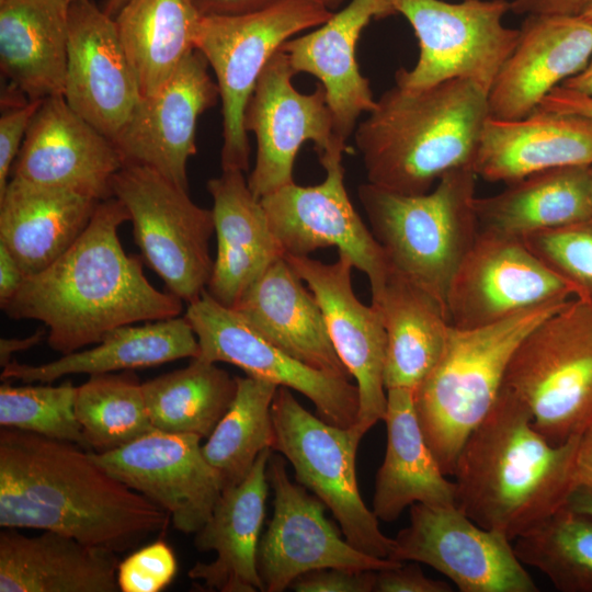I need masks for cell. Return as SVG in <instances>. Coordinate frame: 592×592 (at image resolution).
Wrapping results in <instances>:
<instances>
[{"label": "cell", "mask_w": 592, "mask_h": 592, "mask_svg": "<svg viewBox=\"0 0 592 592\" xmlns=\"http://www.w3.org/2000/svg\"><path fill=\"white\" fill-rule=\"evenodd\" d=\"M348 150L339 146L319 157L326 170L321 183L301 186L293 182L260 201L284 255L306 257L317 249L335 247L366 274L375 298L390 264L346 193L342 155Z\"/></svg>", "instance_id": "obj_12"}, {"label": "cell", "mask_w": 592, "mask_h": 592, "mask_svg": "<svg viewBox=\"0 0 592 592\" xmlns=\"http://www.w3.org/2000/svg\"><path fill=\"white\" fill-rule=\"evenodd\" d=\"M489 117L488 92L466 79L410 90L395 86L354 130L367 180L424 194L451 170L473 164Z\"/></svg>", "instance_id": "obj_4"}, {"label": "cell", "mask_w": 592, "mask_h": 592, "mask_svg": "<svg viewBox=\"0 0 592 592\" xmlns=\"http://www.w3.org/2000/svg\"><path fill=\"white\" fill-rule=\"evenodd\" d=\"M566 506L576 512L592 516V487L579 486L573 488L568 497Z\"/></svg>", "instance_id": "obj_53"}, {"label": "cell", "mask_w": 592, "mask_h": 592, "mask_svg": "<svg viewBox=\"0 0 592 592\" xmlns=\"http://www.w3.org/2000/svg\"><path fill=\"white\" fill-rule=\"evenodd\" d=\"M402 14L419 42L410 70L396 72V84L419 90L452 79L470 80L489 92L513 52L520 29L503 25L511 10L506 0H387Z\"/></svg>", "instance_id": "obj_11"}, {"label": "cell", "mask_w": 592, "mask_h": 592, "mask_svg": "<svg viewBox=\"0 0 592 592\" xmlns=\"http://www.w3.org/2000/svg\"><path fill=\"white\" fill-rule=\"evenodd\" d=\"M376 592H452V585L426 577L414 563L400 565L376 572Z\"/></svg>", "instance_id": "obj_46"}, {"label": "cell", "mask_w": 592, "mask_h": 592, "mask_svg": "<svg viewBox=\"0 0 592 592\" xmlns=\"http://www.w3.org/2000/svg\"><path fill=\"white\" fill-rule=\"evenodd\" d=\"M376 572L321 568L300 574L289 588L297 592H372L375 590Z\"/></svg>", "instance_id": "obj_45"}, {"label": "cell", "mask_w": 592, "mask_h": 592, "mask_svg": "<svg viewBox=\"0 0 592 592\" xmlns=\"http://www.w3.org/2000/svg\"><path fill=\"white\" fill-rule=\"evenodd\" d=\"M571 295L522 239L479 230L449 283L446 314L451 326L473 329Z\"/></svg>", "instance_id": "obj_17"}, {"label": "cell", "mask_w": 592, "mask_h": 592, "mask_svg": "<svg viewBox=\"0 0 592 592\" xmlns=\"http://www.w3.org/2000/svg\"><path fill=\"white\" fill-rule=\"evenodd\" d=\"M266 477L274 493V510L257 551L263 591L282 592L297 577L316 569L379 571L402 562L353 547L326 516V504L289 479L282 456L272 454Z\"/></svg>", "instance_id": "obj_14"}, {"label": "cell", "mask_w": 592, "mask_h": 592, "mask_svg": "<svg viewBox=\"0 0 592 592\" xmlns=\"http://www.w3.org/2000/svg\"><path fill=\"white\" fill-rule=\"evenodd\" d=\"M272 449L293 466L298 483L330 509L345 539L360 551L391 558L395 539L379 528L378 519L360 493L356 453L363 435L352 425L340 428L305 409L287 387L272 402Z\"/></svg>", "instance_id": "obj_9"}, {"label": "cell", "mask_w": 592, "mask_h": 592, "mask_svg": "<svg viewBox=\"0 0 592 592\" xmlns=\"http://www.w3.org/2000/svg\"><path fill=\"white\" fill-rule=\"evenodd\" d=\"M284 257L317 299L332 345L356 380L358 413L353 426L364 436L378 421H384L387 409V337L380 312L355 296L351 282L354 265L345 254L339 253L333 263L309 255Z\"/></svg>", "instance_id": "obj_20"}, {"label": "cell", "mask_w": 592, "mask_h": 592, "mask_svg": "<svg viewBox=\"0 0 592 592\" xmlns=\"http://www.w3.org/2000/svg\"><path fill=\"white\" fill-rule=\"evenodd\" d=\"M477 178L467 164L445 173L424 194H400L369 182L357 190L390 266L429 292L445 311L452 277L479 232Z\"/></svg>", "instance_id": "obj_6"}, {"label": "cell", "mask_w": 592, "mask_h": 592, "mask_svg": "<svg viewBox=\"0 0 592 592\" xmlns=\"http://www.w3.org/2000/svg\"><path fill=\"white\" fill-rule=\"evenodd\" d=\"M177 558L163 540H156L127 556L117 567L122 592H159L173 580Z\"/></svg>", "instance_id": "obj_43"}, {"label": "cell", "mask_w": 592, "mask_h": 592, "mask_svg": "<svg viewBox=\"0 0 592 592\" xmlns=\"http://www.w3.org/2000/svg\"><path fill=\"white\" fill-rule=\"evenodd\" d=\"M201 13L193 0H128L114 16L141 95L156 92L195 49Z\"/></svg>", "instance_id": "obj_36"}, {"label": "cell", "mask_w": 592, "mask_h": 592, "mask_svg": "<svg viewBox=\"0 0 592 592\" xmlns=\"http://www.w3.org/2000/svg\"><path fill=\"white\" fill-rule=\"evenodd\" d=\"M200 345L198 358L229 363L247 376L287 387L306 396L330 424L351 428L358 413V389L345 379L312 368L270 343L235 309L206 291L187 304L184 315Z\"/></svg>", "instance_id": "obj_13"}, {"label": "cell", "mask_w": 592, "mask_h": 592, "mask_svg": "<svg viewBox=\"0 0 592 592\" xmlns=\"http://www.w3.org/2000/svg\"><path fill=\"white\" fill-rule=\"evenodd\" d=\"M124 161L112 139L76 113L62 95L43 100L14 161L11 177L75 191L99 201Z\"/></svg>", "instance_id": "obj_22"}, {"label": "cell", "mask_w": 592, "mask_h": 592, "mask_svg": "<svg viewBox=\"0 0 592 592\" xmlns=\"http://www.w3.org/2000/svg\"><path fill=\"white\" fill-rule=\"evenodd\" d=\"M26 275L19 262L0 242V306H4L19 291Z\"/></svg>", "instance_id": "obj_50"}, {"label": "cell", "mask_w": 592, "mask_h": 592, "mask_svg": "<svg viewBox=\"0 0 592 592\" xmlns=\"http://www.w3.org/2000/svg\"><path fill=\"white\" fill-rule=\"evenodd\" d=\"M580 440L551 444L533 425L526 406L502 385L457 456L456 506L514 542L566 505Z\"/></svg>", "instance_id": "obj_3"}, {"label": "cell", "mask_w": 592, "mask_h": 592, "mask_svg": "<svg viewBox=\"0 0 592 592\" xmlns=\"http://www.w3.org/2000/svg\"><path fill=\"white\" fill-rule=\"evenodd\" d=\"M538 109L579 114L592 118V95L569 90L560 84L544 98Z\"/></svg>", "instance_id": "obj_47"}, {"label": "cell", "mask_w": 592, "mask_h": 592, "mask_svg": "<svg viewBox=\"0 0 592 592\" xmlns=\"http://www.w3.org/2000/svg\"><path fill=\"white\" fill-rule=\"evenodd\" d=\"M169 515L96 465L89 451L32 432L0 431V526L35 528L123 553Z\"/></svg>", "instance_id": "obj_1"}, {"label": "cell", "mask_w": 592, "mask_h": 592, "mask_svg": "<svg viewBox=\"0 0 592 592\" xmlns=\"http://www.w3.org/2000/svg\"><path fill=\"white\" fill-rule=\"evenodd\" d=\"M390 559L425 563L462 592H537L503 534L473 522L456 505L414 503Z\"/></svg>", "instance_id": "obj_15"}, {"label": "cell", "mask_w": 592, "mask_h": 592, "mask_svg": "<svg viewBox=\"0 0 592 592\" xmlns=\"http://www.w3.org/2000/svg\"><path fill=\"white\" fill-rule=\"evenodd\" d=\"M65 1H67V2L69 3V2H71L72 0H65Z\"/></svg>", "instance_id": "obj_59"}, {"label": "cell", "mask_w": 592, "mask_h": 592, "mask_svg": "<svg viewBox=\"0 0 592 592\" xmlns=\"http://www.w3.org/2000/svg\"><path fill=\"white\" fill-rule=\"evenodd\" d=\"M62 96L76 113L112 140L143 96L114 18L93 0L69 2Z\"/></svg>", "instance_id": "obj_21"}, {"label": "cell", "mask_w": 592, "mask_h": 592, "mask_svg": "<svg viewBox=\"0 0 592 592\" xmlns=\"http://www.w3.org/2000/svg\"><path fill=\"white\" fill-rule=\"evenodd\" d=\"M208 67L195 48L162 87L140 98L113 140L124 164L151 168L189 190L187 162L196 153L198 118L219 99Z\"/></svg>", "instance_id": "obj_19"}, {"label": "cell", "mask_w": 592, "mask_h": 592, "mask_svg": "<svg viewBox=\"0 0 592 592\" xmlns=\"http://www.w3.org/2000/svg\"><path fill=\"white\" fill-rule=\"evenodd\" d=\"M147 411L156 430L208 437L230 407L237 378L216 363L192 358L181 369L143 384Z\"/></svg>", "instance_id": "obj_37"}, {"label": "cell", "mask_w": 592, "mask_h": 592, "mask_svg": "<svg viewBox=\"0 0 592 592\" xmlns=\"http://www.w3.org/2000/svg\"><path fill=\"white\" fill-rule=\"evenodd\" d=\"M65 0H0V68L26 99L62 95L68 59Z\"/></svg>", "instance_id": "obj_32"}, {"label": "cell", "mask_w": 592, "mask_h": 592, "mask_svg": "<svg viewBox=\"0 0 592 592\" xmlns=\"http://www.w3.org/2000/svg\"><path fill=\"white\" fill-rule=\"evenodd\" d=\"M217 253L206 292L232 307L277 259L284 257L259 198L241 170L209 179Z\"/></svg>", "instance_id": "obj_28"}, {"label": "cell", "mask_w": 592, "mask_h": 592, "mask_svg": "<svg viewBox=\"0 0 592 592\" xmlns=\"http://www.w3.org/2000/svg\"><path fill=\"white\" fill-rule=\"evenodd\" d=\"M580 15H582L588 22L592 24V0H589Z\"/></svg>", "instance_id": "obj_57"}, {"label": "cell", "mask_w": 592, "mask_h": 592, "mask_svg": "<svg viewBox=\"0 0 592 592\" xmlns=\"http://www.w3.org/2000/svg\"><path fill=\"white\" fill-rule=\"evenodd\" d=\"M43 100L27 99L23 102L12 103L2 111L0 117V194L4 192L9 183L14 161Z\"/></svg>", "instance_id": "obj_44"}, {"label": "cell", "mask_w": 592, "mask_h": 592, "mask_svg": "<svg viewBox=\"0 0 592 592\" xmlns=\"http://www.w3.org/2000/svg\"><path fill=\"white\" fill-rule=\"evenodd\" d=\"M523 565L561 592H592V516L562 506L514 540Z\"/></svg>", "instance_id": "obj_40"}, {"label": "cell", "mask_w": 592, "mask_h": 592, "mask_svg": "<svg viewBox=\"0 0 592 592\" xmlns=\"http://www.w3.org/2000/svg\"><path fill=\"white\" fill-rule=\"evenodd\" d=\"M282 257L230 308L265 340L306 365L351 380L317 299Z\"/></svg>", "instance_id": "obj_27"}, {"label": "cell", "mask_w": 592, "mask_h": 592, "mask_svg": "<svg viewBox=\"0 0 592 592\" xmlns=\"http://www.w3.org/2000/svg\"><path fill=\"white\" fill-rule=\"evenodd\" d=\"M96 344L42 365L20 364L12 360L3 367L1 378L49 384L71 374L130 371L200 355L197 338L184 316L141 326H123L107 332Z\"/></svg>", "instance_id": "obj_33"}, {"label": "cell", "mask_w": 592, "mask_h": 592, "mask_svg": "<svg viewBox=\"0 0 592 592\" xmlns=\"http://www.w3.org/2000/svg\"><path fill=\"white\" fill-rule=\"evenodd\" d=\"M589 0H513L511 11L516 14H580Z\"/></svg>", "instance_id": "obj_49"}, {"label": "cell", "mask_w": 592, "mask_h": 592, "mask_svg": "<svg viewBox=\"0 0 592 592\" xmlns=\"http://www.w3.org/2000/svg\"><path fill=\"white\" fill-rule=\"evenodd\" d=\"M127 220L119 200L101 201L78 239L46 269L25 277L1 307L5 315L42 322L48 345L61 354L96 344L123 326L180 316L183 300L151 285L140 258L123 249L118 229Z\"/></svg>", "instance_id": "obj_2"}, {"label": "cell", "mask_w": 592, "mask_h": 592, "mask_svg": "<svg viewBox=\"0 0 592 592\" xmlns=\"http://www.w3.org/2000/svg\"><path fill=\"white\" fill-rule=\"evenodd\" d=\"M77 387L71 382L59 386H0V424L90 447L75 414Z\"/></svg>", "instance_id": "obj_41"}, {"label": "cell", "mask_w": 592, "mask_h": 592, "mask_svg": "<svg viewBox=\"0 0 592 592\" xmlns=\"http://www.w3.org/2000/svg\"><path fill=\"white\" fill-rule=\"evenodd\" d=\"M127 1L128 0H107L103 10L110 16L114 18Z\"/></svg>", "instance_id": "obj_55"}, {"label": "cell", "mask_w": 592, "mask_h": 592, "mask_svg": "<svg viewBox=\"0 0 592 592\" xmlns=\"http://www.w3.org/2000/svg\"><path fill=\"white\" fill-rule=\"evenodd\" d=\"M579 486L592 487V426L581 435L577 453L574 488Z\"/></svg>", "instance_id": "obj_51"}, {"label": "cell", "mask_w": 592, "mask_h": 592, "mask_svg": "<svg viewBox=\"0 0 592 592\" xmlns=\"http://www.w3.org/2000/svg\"><path fill=\"white\" fill-rule=\"evenodd\" d=\"M295 75L280 49L263 69L244 111V128L257 140L248 185L259 200L294 182V163L304 143L312 141L318 157L338 146L349 148L334 135L323 87L301 93L292 83Z\"/></svg>", "instance_id": "obj_16"}, {"label": "cell", "mask_w": 592, "mask_h": 592, "mask_svg": "<svg viewBox=\"0 0 592 592\" xmlns=\"http://www.w3.org/2000/svg\"><path fill=\"white\" fill-rule=\"evenodd\" d=\"M75 414L95 453L116 449L155 430L143 384L129 371L90 375L77 387Z\"/></svg>", "instance_id": "obj_39"}, {"label": "cell", "mask_w": 592, "mask_h": 592, "mask_svg": "<svg viewBox=\"0 0 592 592\" xmlns=\"http://www.w3.org/2000/svg\"><path fill=\"white\" fill-rule=\"evenodd\" d=\"M201 439L155 429L116 449L89 454L110 475L161 508L175 530L195 534L224 489L203 454Z\"/></svg>", "instance_id": "obj_18"}, {"label": "cell", "mask_w": 592, "mask_h": 592, "mask_svg": "<svg viewBox=\"0 0 592 592\" xmlns=\"http://www.w3.org/2000/svg\"><path fill=\"white\" fill-rule=\"evenodd\" d=\"M47 335L44 328L37 329L33 334L16 339L2 338L0 339V365L3 368L12 361V355L16 352L29 350L38 344L43 338Z\"/></svg>", "instance_id": "obj_52"}, {"label": "cell", "mask_w": 592, "mask_h": 592, "mask_svg": "<svg viewBox=\"0 0 592 592\" xmlns=\"http://www.w3.org/2000/svg\"><path fill=\"white\" fill-rule=\"evenodd\" d=\"M592 56V24L582 15L528 14L489 92V116L519 119L580 72Z\"/></svg>", "instance_id": "obj_23"}, {"label": "cell", "mask_w": 592, "mask_h": 592, "mask_svg": "<svg viewBox=\"0 0 592 592\" xmlns=\"http://www.w3.org/2000/svg\"><path fill=\"white\" fill-rule=\"evenodd\" d=\"M526 247L592 307V220L527 235Z\"/></svg>", "instance_id": "obj_42"}, {"label": "cell", "mask_w": 592, "mask_h": 592, "mask_svg": "<svg viewBox=\"0 0 592 592\" xmlns=\"http://www.w3.org/2000/svg\"><path fill=\"white\" fill-rule=\"evenodd\" d=\"M111 191L129 214L144 260L169 293L186 304L197 299L214 266L212 209L196 205L189 190L145 166L124 164L113 177Z\"/></svg>", "instance_id": "obj_10"}, {"label": "cell", "mask_w": 592, "mask_h": 592, "mask_svg": "<svg viewBox=\"0 0 592 592\" xmlns=\"http://www.w3.org/2000/svg\"><path fill=\"white\" fill-rule=\"evenodd\" d=\"M101 201L11 177L0 194V242L26 276L59 258L83 232Z\"/></svg>", "instance_id": "obj_30"}, {"label": "cell", "mask_w": 592, "mask_h": 592, "mask_svg": "<svg viewBox=\"0 0 592 592\" xmlns=\"http://www.w3.org/2000/svg\"><path fill=\"white\" fill-rule=\"evenodd\" d=\"M332 14L310 0H277L253 13L201 18L195 48L213 69L219 90L223 171L249 168L244 111L269 60L295 34L321 25Z\"/></svg>", "instance_id": "obj_8"}, {"label": "cell", "mask_w": 592, "mask_h": 592, "mask_svg": "<svg viewBox=\"0 0 592 592\" xmlns=\"http://www.w3.org/2000/svg\"><path fill=\"white\" fill-rule=\"evenodd\" d=\"M116 553L44 531L0 533V592H117Z\"/></svg>", "instance_id": "obj_29"}, {"label": "cell", "mask_w": 592, "mask_h": 592, "mask_svg": "<svg viewBox=\"0 0 592 592\" xmlns=\"http://www.w3.org/2000/svg\"><path fill=\"white\" fill-rule=\"evenodd\" d=\"M236 378V396L202 446L224 489L241 482L274 441L271 409L278 386L250 376Z\"/></svg>", "instance_id": "obj_38"}, {"label": "cell", "mask_w": 592, "mask_h": 592, "mask_svg": "<svg viewBox=\"0 0 592 592\" xmlns=\"http://www.w3.org/2000/svg\"><path fill=\"white\" fill-rule=\"evenodd\" d=\"M387 337L384 383L415 389L439 362L449 322L429 292L390 266L382 292L372 298Z\"/></svg>", "instance_id": "obj_34"}, {"label": "cell", "mask_w": 592, "mask_h": 592, "mask_svg": "<svg viewBox=\"0 0 592 592\" xmlns=\"http://www.w3.org/2000/svg\"><path fill=\"white\" fill-rule=\"evenodd\" d=\"M591 166L536 172L476 197L479 230L514 238L592 220Z\"/></svg>", "instance_id": "obj_35"}, {"label": "cell", "mask_w": 592, "mask_h": 592, "mask_svg": "<svg viewBox=\"0 0 592 592\" xmlns=\"http://www.w3.org/2000/svg\"><path fill=\"white\" fill-rule=\"evenodd\" d=\"M590 193H591V203H592V166L590 168Z\"/></svg>", "instance_id": "obj_58"}, {"label": "cell", "mask_w": 592, "mask_h": 592, "mask_svg": "<svg viewBox=\"0 0 592 592\" xmlns=\"http://www.w3.org/2000/svg\"><path fill=\"white\" fill-rule=\"evenodd\" d=\"M312 2H316L323 8L328 9L331 12H335L337 10H340L342 5L350 0H310Z\"/></svg>", "instance_id": "obj_56"}, {"label": "cell", "mask_w": 592, "mask_h": 592, "mask_svg": "<svg viewBox=\"0 0 592 592\" xmlns=\"http://www.w3.org/2000/svg\"><path fill=\"white\" fill-rule=\"evenodd\" d=\"M277 0H193L202 16H234L260 11Z\"/></svg>", "instance_id": "obj_48"}, {"label": "cell", "mask_w": 592, "mask_h": 592, "mask_svg": "<svg viewBox=\"0 0 592 592\" xmlns=\"http://www.w3.org/2000/svg\"><path fill=\"white\" fill-rule=\"evenodd\" d=\"M273 452L263 449L241 482L223 489L210 517L195 533L198 551L217 554L212 562H196L187 573L208 591H263L257 551L270 487L266 469Z\"/></svg>", "instance_id": "obj_26"}, {"label": "cell", "mask_w": 592, "mask_h": 592, "mask_svg": "<svg viewBox=\"0 0 592 592\" xmlns=\"http://www.w3.org/2000/svg\"><path fill=\"white\" fill-rule=\"evenodd\" d=\"M561 86L579 93L592 95V56L580 72L567 79Z\"/></svg>", "instance_id": "obj_54"}, {"label": "cell", "mask_w": 592, "mask_h": 592, "mask_svg": "<svg viewBox=\"0 0 592 592\" xmlns=\"http://www.w3.org/2000/svg\"><path fill=\"white\" fill-rule=\"evenodd\" d=\"M387 446L375 478L372 510L396 521L414 503L456 505V485L446 479L425 441L414 409L413 389H387Z\"/></svg>", "instance_id": "obj_31"}, {"label": "cell", "mask_w": 592, "mask_h": 592, "mask_svg": "<svg viewBox=\"0 0 592 592\" xmlns=\"http://www.w3.org/2000/svg\"><path fill=\"white\" fill-rule=\"evenodd\" d=\"M576 166H592V118L540 109L519 119L489 116L473 162L477 177L506 184Z\"/></svg>", "instance_id": "obj_25"}, {"label": "cell", "mask_w": 592, "mask_h": 592, "mask_svg": "<svg viewBox=\"0 0 592 592\" xmlns=\"http://www.w3.org/2000/svg\"><path fill=\"white\" fill-rule=\"evenodd\" d=\"M395 14L387 0H350L316 30L282 46L295 71L315 76L325 89L333 132L346 143L364 112L376 106L369 81L358 68L356 45L372 19Z\"/></svg>", "instance_id": "obj_24"}, {"label": "cell", "mask_w": 592, "mask_h": 592, "mask_svg": "<svg viewBox=\"0 0 592 592\" xmlns=\"http://www.w3.org/2000/svg\"><path fill=\"white\" fill-rule=\"evenodd\" d=\"M568 300L535 306L483 327H449L439 362L413 390L419 424L446 476H453L462 446L494 405L516 348Z\"/></svg>", "instance_id": "obj_5"}, {"label": "cell", "mask_w": 592, "mask_h": 592, "mask_svg": "<svg viewBox=\"0 0 592 592\" xmlns=\"http://www.w3.org/2000/svg\"><path fill=\"white\" fill-rule=\"evenodd\" d=\"M503 386L551 444L592 426V307L569 299L516 348Z\"/></svg>", "instance_id": "obj_7"}]
</instances>
